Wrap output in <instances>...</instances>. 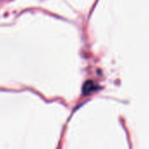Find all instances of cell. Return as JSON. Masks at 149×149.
Here are the masks:
<instances>
[{"label":"cell","mask_w":149,"mask_h":149,"mask_svg":"<svg viewBox=\"0 0 149 149\" xmlns=\"http://www.w3.org/2000/svg\"><path fill=\"white\" fill-rule=\"evenodd\" d=\"M96 88V86L93 82L91 81H88L84 84V86H83V93L84 94H88L90 93V92H92L94 89Z\"/></svg>","instance_id":"6da1fadb"}]
</instances>
